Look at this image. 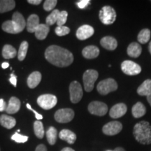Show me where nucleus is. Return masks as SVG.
<instances>
[{"instance_id":"26","label":"nucleus","mask_w":151,"mask_h":151,"mask_svg":"<svg viewBox=\"0 0 151 151\" xmlns=\"http://www.w3.org/2000/svg\"><path fill=\"white\" fill-rule=\"evenodd\" d=\"M16 6L14 0H0V14L13 10Z\"/></svg>"},{"instance_id":"31","label":"nucleus","mask_w":151,"mask_h":151,"mask_svg":"<svg viewBox=\"0 0 151 151\" xmlns=\"http://www.w3.org/2000/svg\"><path fill=\"white\" fill-rule=\"evenodd\" d=\"M28 47H29V43L26 41H22L20 44L18 52V58L20 61H23L25 58L26 55H27Z\"/></svg>"},{"instance_id":"25","label":"nucleus","mask_w":151,"mask_h":151,"mask_svg":"<svg viewBox=\"0 0 151 151\" xmlns=\"http://www.w3.org/2000/svg\"><path fill=\"white\" fill-rule=\"evenodd\" d=\"M137 93L140 96H148L151 94V80L147 79L138 88Z\"/></svg>"},{"instance_id":"22","label":"nucleus","mask_w":151,"mask_h":151,"mask_svg":"<svg viewBox=\"0 0 151 151\" xmlns=\"http://www.w3.org/2000/svg\"><path fill=\"white\" fill-rule=\"evenodd\" d=\"M49 31L50 27L46 24H39L35 32V37L39 40H43L47 37Z\"/></svg>"},{"instance_id":"37","label":"nucleus","mask_w":151,"mask_h":151,"mask_svg":"<svg viewBox=\"0 0 151 151\" xmlns=\"http://www.w3.org/2000/svg\"><path fill=\"white\" fill-rule=\"evenodd\" d=\"M90 3V0H81V1H79L78 2L76 3V5L78 6L79 9H83L85 8H86Z\"/></svg>"},{"instance_id":"39","label":"nucleus","mask_w":151,"mask_h":151,"mask_svg":"<svg viewBox=\"0 0 151 151\" xmlns=\"http://www.w3.org/2000/svg\"><path fill=\"white\" fill-rule=\"evenodd\" d=\"M7 107V104L3 99H0V111H6Z\"/></svg>"},{"instance_id":"17","label":"nucleus","mask_w":151,"mask_h":151,"mask_svg":"<svg viewBox=\"0 0 151 151\" xmlns=\"http://www.w3.org/2000/svg\"><path fill=\"white\" fill-rule=\"evenodd\" d=\"M99 49L95 46H88L83 48L82 55L86 59H94L99 55Z\"/></svg>"},{"instance_id":"8","label":"nucleus","mask_w":151,"mask_h":151,"mask_svg":"<svg viewBox=\"0 0 151 151\" xmlns=\"http://www.w3.org/2000/svg\"><path fill=\"white\" fill-rule=\"evenodd\" d=\"M69 94H70V100L73 104L79 102L82 99L83 92L82 86L78 81H72L70 83Z\"/></svg>"},{"instance_id":"1","label":"nucleus","mask_w":151,"mask_h":151,"mask_svg":"<svg viewBox=\"0 0 151 151\" xmlns=\"http://www.w3.org/2000/svg\"><path fill=\"white\" fill-rule=\"evenodd\" d=\"M45 58L48 62L58 67H68L73 62V55L69 50L55 45L46 48Z\"/></svg>"},{"instance_id":"12","label":"nucleus","mask_w":151,"mask_h":151,"mask_svg":"<svg viewBox=\"0 0 151 151\" xmlns=\"http://www.w3.org/2000/svg\"><path fill=\"white\" fill-rule=\"evenodd\" d=\"M122 124L118 121L109 122L104 126L102 132L107 136H114L118 134L122 131Z\"/></svg>"},{"instance_id":"32","label":"nucleus","mask_w":151,"mask_h":151,"mask_svg":"<svg viewBox=\"0 0 151 151\" xmlns=\"http://www.w3.org/2000/svg\"><path fill=\"white\" fill-rule=\"evenodd\" d=\"M60 12V11L58 9H55V10L52 11L51 14L49 15L46 19V22L47 25H53L55 22H57Z\"/></svg>"},{"instance_id":"9","label":"nucleus","mask_w":151,"mask_h":151,"mask_svg":"<svg viewBox=\"0 0 151 151\" xmlns=\"http://www.w3.org/2000/svg\"><path fill=\"white\" fill-rule=\"evenodd\" d=\"M55 120L59 123L69 122L74 118V111L71 109H61L55 113Z\"/></svg>"},{"instance_id":"30","label":"nucleus","mask_w":151,"mask_h":151,"mask_svg":"<svg viewBox=\"0 0 151 151\" xmlns=\"http://www.w3.org/2000/svg\"><path fill=\"white\" fill-rule=\"evenodd\" d=\"M150 39V30L149 29H143L141 30L137 37V39L139 42L142 44H145L148 42Z\"/></svg>"},{"instance_id":"4","label":"nucleus","mask_w":151,"mask_h":151,"mask_svg":"<svg viewBox=\"0 0 151 151\" xmlns=\"http://www.w3.org/2000/svg\"><path fill=\"white\" fill-rule=\"evenodd\" d=\"M116 12L113 7L105 6L99 11V17L101 22L106 25L113 24L116 20Z\"/></svg>"},{"instance_id":"36","label":"nucleus","mask_w":151,"mask_h":151,"mask_svg":"<svg viewBox=\"0 0 151 151\" xmlns=\"http://www.w3.org/2000/svg\"><path fill=\"white\" fill-rule=\"evenodd\" d=\"M57 3H58L57 0H46L43 4V9L46 11H52L56 6Z\"/></svg>"},{"instance_id":"23","label":"nucleus","mask_w":151,"mask_h":151,"mask_svg":"<svg viewBox=\"0 0 151 151\" xmlns=\"http://www.w3.org/2000/svg\"><path fill=\"white\" fill-rule=\"evenodd\" d=\"M0 124L2 127L10 129L14 128L16 124V119L7 115H1L0 116Z\"/></svg>"},{"instance_id":"2","label":"nucleus","mask_w":151,"mask_h":151,"mask_svg":"<svg viewBox=\"0 0 151 151\" xmlns=\"http://www.w3.org/2000/svg\"><path fill=\"white\" fill-rule=\"evenodd\" d=\"M133 135L138 142L143 145L151 143V124L147 121H141L134 125Z\"/></svg>"},{"instance_id":"46","label":"nucleus","mask_w":151,"mask_h":151,"mask_svg":"<svg viewBox=\"0 0 151 151\" xmlns=\"http://www.w3.org/2000/svg\"><path fill=\"white\" fill-rule=\"evenodd\" d=\"M147 100H148V103L150 104V106H151V94H149L148 96H147Z\"/></svg>"},{"instance_id":"14","label":"nucleus","mask_w":151,"mask_h":151,"mask_svg":"<svg viewBox=\"0 0 151 151\" xmlns=\"http://www.w3.org/2000/svg\"><path fill=\"white\" fill-rule=\"evenodd\" d=\"M127 107L126 104L123 103L117 104L111 109L110 111H109V115L112 118L117 119L123 116L127 113Z\"/></svg>"},{"instance_id":"19","label":"nucleus","mask_w":151,"mask_h":151,"mask_svg":"<svg viewBox=\"0 0 151 151\" xmlns=\"http://www.w3.org/2000/svg\"><path fill=\"white\" fill-rule=\"evenodd\" d=\"M39 18L37 15L32 14L27 18V21L26 22L27 30L30 33L35 32L36 29L39 25Z\"/></svg>"},{"instance_id":"35","label":"nucleus","mask_w":151,"mask_h":151,"mask_svg":"<svg viewBox=\"0 0 151 151\" xmlns=\"http://www.w3.org/2000/svg\"><path fill=\"white\" fill-rule=\"evenodd\" d=\"M28 139H29V138H28L27 136L21 135L20 134H18V132L15 133L11 137V139H12L13 141H16V143H23L27 142L28 141Z\"/></svg>"},{"instance_id":"20","label":"nucleus","mask_w":151,"mask_h":151,"mask_svg":"<svg viewBox=\"0 0 151 151\" xmlns=\"http://www.w3.org/2000/svg\"><path fill=\"white\" fill-rule=\"evenodd\" d=\"M127 55L131 58H137L141 55L142 52V48L139 43L137 42H132L130 43L127 48Z\"/></svg>"},{"instance_id":"18","label":"nucleus","mask_w":151,"mask_h":151,"mask_svg":"<svg viewBox=\"0 0 151 151\" xmlns=\"http://www.w3.org/2000/svg\"><path fill=\"white\" fill-rule=\"evenodd\" d=\"M59 137L62 140L67 141L69 144H73L76 140V135L69 129H62L59 133Z\"/></svg>"},{"instance_id":"34","label":"nucleus","mask_w":151,"mask_h":151,"mask_svg":"<svg viewBox=\"0 0 151 151\" xmlns=\"http://www.w3.org/2000/svg\"><path fill=\"white\" fill-rule=\"evenodd\" d=\"M55 32L59 37H63L70 32V29L66 26H58L55 29Z\"/></svg>"},{"instance_id":"48","label":"nucleus","mask_w":151,"mask_h":151,"mask_svg":"<svg viewBox=\"0 0 151 151\" xmlns=\"http://www.w3.org/2000/svg\"><path fill=\"white\" fill-rule=\"evenodd\" d=\"M108 151H112V150H108Z\"/></svg>"},{"instance_id":"24","label":"nucleus","mask_w":151,"mask_h":151,"mask_svg":"<svg viewBox=\"0 0 151 151\" xmlns=\"http://www.w3.org/2000/svg\"><path fill=\"white\" fill-rule=\"evenodd\" d=\"M132 113L135 118H141L146 114V106L141 102H137L133 106L132 109Z\"/></svg>"},{"instance_id":"38","label":"nucleus","mask_w":151,"mask_h":151,"mask_svg":"<svg viewBox=\"0 0 151 151\" xmlns=\"http://www.w3.org/2000/svg\"><path fill=\"white\" fill-rule=\"evenodd\" d=\"M26 106H27V107L28 109H29L30 111H32L34 113H35L36 118H37L38 120H41V119H43V116H42V115L39 114V113H37V111H36L35 110H34V109H33L32 108V106H30L29 104H27V105H26Z\"/></svg>"},{"instance_id":"29","label":"nucleus","mask_w":151,"mask_h":151,"mask_svg":"<svg viewBox=\"0 0 151 151\" xmlns=\"http://www.w3.org/2000/svg\"><path fill=\"white\" fill-rule=\"evenodd\" d=\"M34 132L38 139H43L44 137V127H43V124L42 122L37 120L34 123Z\"/></svg>"},{"instance_id":"40","label":"nucleus","mask_w":151,"mask_h":151,"mask_svg":"<svg viewBox=\"0 0 151 151\" xmlns=\"http://www.w3.org/2000/svg\"><path fill=\"white\" fill-rule=\"evenodd\" d=\"M9 81H10L11 83L12 84L14 87H16V86H17V76H15L14 73H12V74L11 75V78H10V79H9Z\"/></svg>"},{"instance_id":"47","label":"nucleus","mask_w":151,"mask_h":151,"mask_svg":"<svg viewBox=\"0 0 151 151\" xmlns=\"http://www.w3.org/2000/svg\"><path fill=\"white\" fill-rule=\"evenodd\" d=\"M148 50H149V52H150V53L151 54V41L149 43V46H148Z\"/></svg>"},{"instance_id":"6","label":"nucleus","mask_w":151,"mask_h":151,"mask_svg":"<svg viewBox=\"0 0 151 151\" xmlns=\"http://www.w3.org/2000/svg\"><path fill=\"white\" fill-rule=\"evenodd\" d=\"M99 77V73L94 69H88L85 71L83 76L84 88L86 92H91L94 88V83Z\"/></svg>"},{"instance_id":"42","label":"nucleus","mask_w":151,"mask_h":151,"mask_svg":"<svg viewBox=\"0 0 151 151\" xmlns=\"http://www.w3.org/2000/svg\"><path fill=\"white\" fill-rule=\"evenodd\" d=\"M27 2L33 5H39L42 2V1L41 0H28Z\"/></svg>"},{"instance_id":"16","label":"nucleus","mask_w":151,"mask_h":151,"mask_svg":"<svg viewBox=\"0 0 151 151\" xmlns=\"http://www.w3.org/2000/svg\"><path fill=\"white\" fill-rule=\"evenodd\" d=\"M20 99L16 97H12L9 99V104H7L6 112L8 114H14L16 113L20 109Z\"/></svg>"},{"instance_id":"7","label":"nucleus","mask_w":151,"mask_h":151,"mask_svg":"<svg viewBox=\"0 0 151 151\" xmlns=\"http://www.w3.org/2000/svg\"><path fill=\"white\" fill-rule=\"evenodd\" d=\"M58 103L56 96L50 94H45L39 96L37 99V104L44 110H49L55 106Z\"/></svg>"},{"instance_id":"13","label":"nucleus","mask_w":151,"mask_h":151,"mask_svg":"<svg viewBox=\"0 0 151 151\" xmlns=\"http://www.w3.org/2000/svg\"><path fill=\"white\" fill-rule=\"evenodd\" d=\"M94 30L92 26L84 24L81 26L76 31V37L79 40H86L94 35Z\"/></svg>"},{"instance_id":"10","label":"nucleus","mask_w":151,"mask_h":151,"mask_svg":"<svg viewBox=\"0 0 151 151\" xmlns=\"http://www.w3.org/2000/svg\"><path fill=\"white\" fill-rule=\"evenodd\" d=\"M122 72L128 76H136L141 72V67L136 62L131 60H125L121 64Z\"/></svg>"},{"instance_id":"45","label":"nucleus","mask_w":151,"mask_h":151,"mask_svg":"<svg viewBox=\"0 0 151 151\" xmlns=\"http://www.w3.org/2000/svg\"><path fill=\"white\" fill-rule=\"evenodd\" d=\"M113 151H125V150L123 148H121V147H118V148H115V150Z\"/></svg>"},{"instance_id":"21","label":"nucleus","mask_w":151,"mask_h":151,"mask_svg":"<svg viewBox=\"0 0 151 151\" xmlns=\"http://www.w3.org/2000/svg\"><path fill=\"white\" fill-rule=\"evenodd\" d=\"M41 81V74L39 71H34L27 78V86L29 88L33 89L39 86Z\"/></svg>"},{"instance_id":"41","label":"nucleus","mask_w":151,"mask_h":151,"mask_svg":"<svg viewBox=\"0 0 151 151\" xmlns=\"http://www.w3.org/2000/svg\"><path fill=\"white\" fill-rule=\"evenodd\" d=\"M35 151H48V150H47V148L45 145L39 144V146L36 148Z\"/></svg>"},{"instance_id":"27","label":"nucleus","mask_w":151,"mask_h":151,"mask_svg":"<svg viewBox=\"0 0 151 151\" xmlns=\"http://www.w3.org/2000/svg\"><path fill=\"white\" fill-rule=\"evenodd\" d=\"M17 52L14 46L9 44H6L2 49V56L4 59H12L16 56Z\"/></svg>"},{"instance_id":"5","label":"nucleus","mask_w":151,"mask_h":151,"mask_svg":"<svg viewBox=\"0 0 151 151\" xmlns=\"http://www.w3.org/2000/svg\"><path fill=\"white\" fill-rule=\"evenodd\" d=\"M118 89V83L113 78H106L98 83L97 90L101 95H106L111 92H114Z\"/></svg>"},{"instance_id":"44","label":"nucleus","mask_w":151,"mask_h":151,"mask_svg":"<svg viewBox=\"0 0 151 151\" xmlns=\"http://www.w3.org/2000/svg\"><path fill=\"white\" fill-rule=\"evenodd\" d=\"M61 151H75V150L71 148H69V147H67V148H64Z\"/></svg>"},{"instance_id":"43","label":"nucleus","mask_w":151,"mask_h":151,"mask_svg":"<svg viewBox=\"0 0 151 151\" xmlns=\"http://www.w3.org/2000/svg\"><path fill=\"white\" fill-rule=\"evenodd\" d=\"M9 67V64L8 62H3L2 64H1V67L3 68V69H7Z\"/></svg>"},{"instance_id":"28","label":"nucleus","mask_w":151,"mask_h":151,"mask_svg":"<svg viewBox=\"0 0 151 151\" xmlns=\"http://www.w3.org/2000/svg\"><path fill=\"white\" fill-rule=\"evenodd\" d=\"M58 137V130L54 127H50L46 132L47 141L50 145H54L57 141Z\"/></svg>"},{"instance_id":"33","label":"nucleus","mask_w":151,"mask_h":151,"mask_svg":"<svg viewBox=\"0 0 151 151\" xmlns=\"http://www.w3.org/2000/svg\"><path fill=\"white\" fill-rule=\"evenodd\" d=\"M68 17V13L66 11H60L59 16H58V20H57V24L58 26H63L66 23Z\"/></svg>"},{"instance_id":"11","label":"nucleus","mask_w":151,"mask_h":151,"mask_svg":"<svg viewBox=\"0 0 151 151\" xmlns=\"http://www.w3.org/2000/svg\"><path fill=\"white\" fill-rule=\"evenodd\" d=\"M88 111L94 116H104L108 111V106L105 103L101 101H94L88 106Z\"/></svg>"},{"instance_id":"15","label":"nucleus","mask_w":151,"mask_h":151,"mask_svg":"<svg viewBox=\"0 0 151 151\" xmlns=\"http://www.w3.org/2000/svg\"><path fill=\"white\" fill-rule=\"evenodd\" d=\"M100 44L103 48L106 49V50H114L118 46V41L114 37L107 36V37H103L101 39Z\"/></svg>"},{"instance_id":"3","label":"nucleus","mask_w":151,"mask_h":151,"mask_svg":"<svg viewBox=\"0 0 151 151\" xmlns=\"http://www.w3.org/2000/svg\"><path fill=\"white\" fill-rule=\"evenodd\" d=\"M26 26V21L22 15L19 12H15L12 20L3 22L2 29L9 34H18L23 31Z\"/></svg>"}]
</instances>
